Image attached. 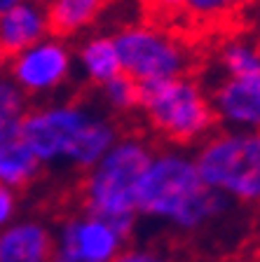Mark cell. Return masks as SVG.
Returning a JSON list of instances; mask_svg holds the SVG:
<instances>
[{"instance_id": "obj_1", "label": "cell", "mask_w": 260, "mask_h": 262, "mask_svg": "<svg viewBox=\"0 0 260 262\" xmlns=\"http://www.w3.org/2000/svg\"><path fill=\"white\" fill-rule=\"evenodd\" d=\"M230 206L228 196L204 185L192 155L183 150L152 152L138 183V218L192 234L223 218Z\"/></svg>"}, {"instance_id": "obj_2", "label": "cell", "mask_w": 260, "mask_h": 262, "mask_svg": "<svg viewBox=\"0 0 260 262\" xmlns=\"http://www.w3.org/2000/svg\"><path fill=\"white\" fill-rule=\"evenodd\" d=\"M22 138L43 166L66 164L92 169L119 138L117 124L77 103H54L26 110Z\"/></svg>"}, {"instance_id": "obj_3", "label": "cell", "mask_w": 260, "mask_h": 262, "mask_svg": "<svg viewBox=\"0 0 260 262\" xmlns=\"http://www.w3.org/2000/svg\"><path fill=\"white\" fill-rule=\"evenodd\" d=\"M152 152L150 143L141 136H119L108 152L85 171L82 208L134 232L138 220V183Z\"/></svg>"}, {"instance_id": "obj_4", "label": "cell", "mask_w": 260, "mask_h": 262, "mask_svg": "<svg viewBox=\"0 0 260 262\" xmlns=\"http://www.w3.org/2000/svg\"><path fill=\"white\" fill-rule=\"evenodd\" d=\"M138 108L155 134L173 145H192L211 136L216 126L211 101L190 77L138 84Z\"/></svg>"}, {"instance_id": "obj_5", "label": "cell", "mask_w": 260, "mask_h": 262, "mask_svg": "<svg viewBox=\"0 0 260 262\" xmlns=\"http://www.w3.org/2000/svg\"><path fill=\"white\" fill-rule=\"evenodd\" d=\"M204 185L232 204H260V131H218L204 138L195 155Z\"/></svg>"}, {"instance_id": "obj_6", "label": "cell", "mask_w": 260, "mask_h": 262, "mask_svg": "<svg viewBox=\"0 0 260 262\" xmlns=\"http://www.w3.org/2000/svg\"><path fill=\"white\" fill-rule=\"evenodd\" d=\"M122 73L131 80L152 82L183 77L190 68V52L171 33L150 24H131L113 35Z\"/></svg>"}, {"instance_id": "obj_7", "label": "cell", "mask_w": 260, "mask_h": 262, "mask_svg": "<svg viewBox=\"0 0 260 262\" xmlns=\"http://www.w3.org/2000/svg\"><path fill=\"white\" fill-rule=\"evenodd\" d=\"M129 236L125 227L82 208L54 229L52 262H115Z\"/></svg>"}, {"instance_id": "obj_8", "label": "cell", "mask_w": 260, "mask_h": 262, "mask_svg": "<svg viewBox=\"0 0 260 262\" xmlns=\"http://www.w3.org/2000/svg\"><path fill=\"white\" fill-rule=\"evenodd\" d=\"M73 71L71 47L56 35L10 56V80L26 96H45L64 84Z\"/></svg>"}, {"instance_id": "obj_9", "label": "cell", "mask_w": 260, "mask_h": 262, "mask_svg": "<svg viewBox=\"0 0 260 262\" xmlns=\"http://www.w3.org/2000/svg\"><path fill=\"white\" fill-rule=\"evenodd\" d=\"M211 108L216 122L230 131H260V73L225 77L213 87Z\"/></svg>"}, {"instance_id": "obj_10", "label": "cell", "mask_w": 260, "mask_h": 262, "mask_svg": "<svg viewBox=\"0 0 260 262\" xmlns=\"http://www.w3.org/2000/svg\"><path fill=\"white\" fill-rule=\"evenodd\" d=\"M49 35L45 0H19L0 14V49L7 59Z\"/></svg>"}, {"instance_id": "obj_11", "label": "cell", "mask_w": 260, "mask_h": 262, "mask_svg": "<svg viewBox=\"0 0 260 262\" xmlns=\"http://www.w3.org/2000/svg\"><path fill=\"white\" fill-rule=\"evenodd\" d=\"M54 229L40 218H16L0 229V262H52Z\"/></svg>"}, {"instance_id": "obj_12", "label": "cell", "mask_w": 260, "mask_h": 262, "mask_svg": "<svg viewBox=\"0 0 260 262\" xmlns=\"http://www.w3.org/2000/svg\"><path fill=\"white\" fill-rule=\"evenodd\" d=\"M43 164L24 143L22 131L0 138V185L24 190L40 176Z\"/></svg>"}, {"instance_id": "obj_13", "label": "cell", "mask_w": 260, "mask_h": 262, "mask_svg": "<svg viewBox=\"0 0 260 262\" xmlns=\"http://www.w3.org/2000/svg\"><path fill=\"white\" fill-rule=\"evenodd\" d=\"M108 0H45L49 33L56 38H71L89 28L98 19Z\"/></svg>"}, {"instance_id": "obj_14", "label": "cell", "mask_w": 260, "mask_h": 262, "mask_svg": "<svg viewBox=\"0 0 260 262\" xmlns=\"http://www.w3.org/2000/svg\"><path fill=\"white\" fill-rule=\"evenodd\" d=\"M77 61H80V68L87 80L98 84V87L122 73L117 47H115V40L110 35H92V38H87L80 45Z\"/></svg>"}, {"instance_id": "obj_15", "label": "cell", "mask_w": 260, "mask_h": 262, "mask_svg": "<svg viewBox=\"0 0 260 262\" xmlns=\"http://www.w3.org/2000/svg\"><path fill=\"white\" fill-rule=\"evenodd\" d=\"M26 110V94L10 77H0V138L22 131Z\"/></svg>"}, {"instance_id": "obj_16", "label": "cell", "mask_w": 260, "mask_h": 262, "mask_svg": "<svg viewBox=\"0 0 260 262\" xmlns=\"http://www.w3.org/2000/svg\"><path fill=\"white\" fill-rule=\"evenodd\" d=\"M221 66L230 77L258 75L260 73V47L249 40H232L221 49Z\"/></svg>"}, {"instance_id": "obj_17", "label": "cell", "mask_w": 260, "mask_h": 262, "mask_svg": "<svg viewBox=\"0 0 260 262\" xmlns=\"http://www.w3.org/2000/svg\"><path fill=\"white\" fill-rule=\"evenodd\" d=\"M101 94L103 101L113 110H119V113L138 108V82L131 80L125 73H119L117 77L101 84Z\"/></svg>"}, {"instance_id": "obj_18", "label": "cell", "mask_w": 260, "mask_h": 262, "mask_svg": "<svg viewBox=\"0 0 260 262\" xmlns=\"http://www.w3.org/2000/svg\"><path fill=\"white\" fill-rule=\"evenodd\" d=\"M242 0H185L183 14L188 19L199 24H213L221 19H228L234 10L239 7Z\"/></svg>"}, {"instance_id": "obj_19", "label": "cell", "mask_w": 260, "mask_h": 262, "mask_svg": "<svg viewBox=\"0 0 260 262\" xmlns=\"http://www.w3.org/2000/svg\"><path fill=\"white\" fill-rule=\"evenodd\" d=\"M115 262H178L167 248L152 244H127Z\"/></svg>"}, {"instance_id": "obj_20", "label": "cell", "mask_w": 260, "mask_h": 262, "mask_svg": "<svg viewBox=\"0 0 260 262\" xmlns=\"http://www.w3.org/2000/svg\"><path fill=\"white\" fill-rule=\"evenodd\" d=\"M19 218V196L16 190L0 185V229Z\"/></svg>"}, {"instance_id": "obj_21", "label": "cell", "mask_w": 260, "mask_h": 262, "mask_svg": "<svg viewBox=\"0 0 260 262\" xmlns=\"http://www.w3.org/2000/svg\"><path fill=\"white\" fill-rule=\"evenodd\" d=\"M183 3L185 0H146V5L152 10V14L157 16H176L183 14Z\"/></svg>"}, {"instance_id": "obj_22", "label": "cell", "mask_w": 260, "mask_h": 262, "mask_svg": "<svg viewBox=\"0 0 260 262\" xmlns=\"http://www.w3.org/2000/svg\"><path fill=\"white\" fill-rule=\"evenodd\" d=\"M14 3H19V0H0V14L10 10V7L14 5Z\"/></svg>"}, {"instance_id": "obj_23", "label": "cell", "mask_w": 260, "mask_h": 262, "mask_svg": "<svg viewBox=\"0 0 260 262\" xmlns=\"http://www.w3.org/2000/svg\"><path fill=\"white\" fill-rule=\"evenodd\" d=\"M5 63H7V56L3 54V49H0V73H3V68H5Z\"/></svg>"}]
</instances>
